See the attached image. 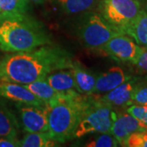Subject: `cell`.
Wrapping results in <instances>:
<instances>
[{
    "label": "cell",
    "mask_w": 147,
    "mask_h": 147,
    "mask_svg": "<svg viewBox=\"0 0 147 147\" xmlns=\"http://www.w3.org/2000/svg\"><path fill=\"white\" fill-rule=\"evenodd\" d=\"M0 96L16 101V103L47 107L42 100L38 99L24 85L20 84L0 80Z\"/></svg>",
    "instance_id": "10"
},
{
    "label": "cell",
    "mask_w": 147,
    "mask_h": 147,
    "mask_svg": "<svg viewBox=\"0 0 147 147\" xmlns=\"http://www.w3.org/2000/svg\"><path fill=\"white\" fill-rule=\"evenodd\" d=\"M136 1H137L140 3L142 7H147V0H136Z\"/></svg>",
    "instance_id": "27"
},
{
    "label": "cell",
    "mask_w": 147,
    "mask_h": 147,
    "mask_svg": "<svg viewBox=\"0 0 147 147\" xmlns=\"http://www.w3.org/2000/svg\"><path fill=\"white\" fill-rule=\"evenodd\" d=\"M20 146V141L16 137H0V147H16Z\"/></svg>",
    "instance_id": "26"
},
{
    "label": "cell",
    "mask_w": 147,
    "mask_h": 147,
    "mask_svg": "<svg viewBox=\"0 0 147 147\" xmlns=\"http://www.w3.org/2000/svg\"><path fill=\"white\" fill-rule=\"evenodd\" d=\"M69 70L73 75L76 91L83 95L92 94L96 77L84 69L77 61H74Z\"/></svg>",
    "instance_id": "13"
},
{
    "label": "cell",
    "mask_w": 147,
    "mask_h": 147,
    "mask_svg": "<svg viewBox=\"0 0 147 147\" xmlns=\"http://www.w3.org/2000/svg\"><path fill=\"white\" fill-rule=\"evenodd\" d=\"M28 1L30 3H35V4H42L46 0H28Z\"/></svg>",
    "instance_id": "28"
},
{
    "label": "cell",
    "mask_w": 147,
    "mask_h": 147,
    "mask_svg": "<svg viewBox=\"0 0 147 147\" xmlns=\"http://www.w3.org/2000/svg\"><path fill=\"white\" fill-rule=\"evenodd\" d=\"M142 7L136 0H100L101 16L119 32L126 34Z\"/></svg>",
    "instance_id": "5"
},
{
    "label": "cell",
    "mask_w": 147,
    "mask_h": 147,
    "mask_svg": "<svg viewBox=\"0 0 147 147\" xmlns=\"http://www.w3.org/2000/svg\"><path fill=\"white\" fill-rule=\"evenodd\" d=\"M146 129V127L127 112L118 115L111 126L110 132L115 137L119 146H126L127 140L131 134L137 131H144Z\"/></svg>",
    "instance_id": "9"
},
{
    "label": "cell",
    "mask_w": 147,
    "mask_h": 147,
    "mask_svg": "<svg viewBox=\"0 0 147 147\" xmlns=\"http://www.w3.org/2000/svg\"><path fill=\"white\" fill-rule=\"evenodd\" d=\"M127 112L135 117L147 127V106L132 104L127 107Z\"/></svg>",
    "instance_id": "23"
},
{
    "label": "cell",
    "mask_w": 147,
    "mask_h": 147,
    "mask_svg": "<svg viewBox=\"0 0 147 147\" xmlns=\"http://www.w3.org/2000/svg\"><path fill=\"white\" fill-rule=\"evenodd\" d=\"M129 79H131V77L125 73L123 69L121 68L120 66H113L96 77L92 94L100 95L107 93Z\"/></svg>",
    "instance_id": "11"
},
{
    "label": "cell",
    "mask_w": 147,
    "mask_h": 147,
    "mask_svg": "<svg viewBox=\"0 0 147 147\" xmlns=\"http://www.w3.org/2000/svg\"><path fill=\"white\" fill-rule=\"evenodd\" d=\"M119 146V144L118 141L110 132L101 133L99 137L90 141L85 145L87 147H116Z\"/></svg>",
    "instance_id": "21"
},
{
    "label": "cell",
    "mask_w": 147,
    "mask_h": 147,
    "mask_svg": "<svg viewBox=\"0 0 147 147\" xmlns=\"http://www.w3.org/2000/svg\"><path fill=\"white\" fill-rule=\"evenodd\" d=\"M29 4L28 0H0V21L22 20L29 17Z\"/></svg>",
    "instance_id": "14"
},
{
    "label": "cell",
    "mask_w": 147,
    "mask_h": 147,
    "mask_svg": "<svg viewBox=\"0 0 147 147\" xmlns=\"http://www.w3.org/2000/svg\"><path fill=\"white\" fill-rule=\"evenodd\" d=\"M123 34L105 21L100 14L90 15L81 24L78 30L79 40L84 47L100 49L112 38Z\"/></svg>",
    "instance_id": "6"
},
{
    "label": "cell",
    "mask_w": 147,
    "mask_h": 147,
    "mask_svg": "<svg viewBox=\"0 0 147 147\" xmlns=\"http://www.w3.org/2000/svg\"><path fill=\"white\" fill-rule=\"evenodd\" d=\"M139 46L147 47V7H142L140 14L126 32Z\"/></svg>",
    "instance_id": "17"
},
{
    "label": "cell",
    "mask_w": 147,
    "mask_h": 147,
    "mask_svg": "<svg viewBox=\"0 0 147 147\" xmlns=\"http://www.w3.org/2000/svg\"><path fill=\"white\" fill-rule=\"evenodd\" d=\"M46 80L54 89L60 92H67L75 90V84L69 69H60L49 74Z\"/></svg>",
    "instance_id": "16"
},
{
    "label": "cell",
    "mask_w": 147,
    "mask_h": 147,
    "mask_svg": "<svg viewBox=\"0 0 147 147\" xmlns=\"http://www.w3.org/2000/svg\"><path fill=\"white\" fill-rule=\"evenodd\" d=\"M19 128L16 117L0 100V137H16Z\"/></svg>",
    "instance_id": "18"
},
{
    "label": "cell",
    "mask_w": 147,
    "mask_h": 147,
    "mask_svg": "<svg viewBox=\"0 0 147 147\" xmlns=\"http://www.w3.org/2000/svg\"><path fill=\"white\" fill-rule=\"evenodd\" d=\"M100 50L121 61L132 64L141 53L142 46H139L127 34H119L112 38Z\"/></svg>",
    "instance_id": "7"
},
{
    "label": "cell",
    "mask_w": 147,
    "mask_h": 147,
    "mask_svg": "<svg viewBox=\"0 0 147 147\" xmlns=\"http://www.w3.org/2000/svg\"><path fill=\"white\" fill-rule=\"evenodd\" d=\"M50 43L49 35L30 17L0 21V49L3 52H30Z\"/></svg>",
    "instance_id": "3"
},
{
    "label": "cell",
    "mask_w": 147,
    "mask_h": 147,
    "mask_svg": "<svg viewBox=\"0 0 147 147\" xmlns=\"http://www.w3.org/2000/svg\"><path fill=\"white\" fill-rule=\"evenodd\" d=\"M70 54L61 47L46 44L23 53H11L0 61V80L22 85L45 79L49 74L69 69Z\"/></svg>",
    "instance_id": "1"
},
{
    "label": "cell",
    "mask_w": 147,
    "mask_h": 147,
    "mask_svg": "<svg viewBox=\"0 0 147 147\" xmlns=\"http://www.w3.org/2000/svg\"><path fill=\"white\" fill-rule=\"evenodd\" d=\"M117 116L115 108L100 100L99 95L91 94L74 133V138L96 132H110Z\"/></svg>",
    "instance_id": "4"
},
{
    "label": "cell",
    "mask_w": 147,
    "mask_h": 147,
    "mask_svg": "<svg viewBox=\"0 0 147 147\" xmlns=\"http://www.w3.org/2000/svg\"><path fill=\"white\" fill-rule=\"evenodd\" d=\"M61 10L69 15H74L91 10L96 0H57Z\"/></svg>",
    "instance_id": "20"
},
{
    "label": "cell",
    "mask_w": 147,
    "mask_h": 147,
    "mask_svg": "<svg viewBox=\"0 0 147 147\" xmlns=\"http://www.w3.org/2000/svg\"><path fill=\"white\" fill-rule=\"evenodd\" d=\"M57 142L53 140L48 131L28 132L20 141L22 147H48L54 146Z\"/></svg>",
    "instance_id": "19"
},
{
    "label": "cell",
    "mask_w": 147,
    "mask_h": 147,
    "mask_svg": "<svg viewBox=\"0 0 147 147\" xmlns=\"http://www.w3.org/2000/svg\"><path fill=\"white\" fill-rule=\"evenodd\" d=\"M27 89H29L34 96L40 100H42L46 105H48L56 100L61 92H57L48 84L46 78L38 79L30 84L24 85Z\"/></svg>",
    "instance_id": "15"
},
{
    "label": "cell",
    "mask_w": 147,
    "mask_h": 147,
    "mask_svg": "<svg viewBox=\"0 0 147 147\" xmlns=\"http://www.w3.org/2000/svg\"><path fill=\"white\" fill-rule=\"evenodd\" d=\"M135 85V81L129 79L107 93H105L102 96H100V95L99 96L100 100L111 105L113 108H127L132 105L131 96Z\"/></svg>",
    "instance_id": "12"
},
{
    "label": "cell",
    "mask_w": 147,
    "mask_h": 147,
    "mask_svg": "<svg viewBox=\"0 0 147 147\" xmlns=\"http://www.w3.org/2000/svg\"><path fill=\"white\" fill-rule=\"evenodd\" d=\"M132 64L142 73H147V47H142L138 57Z\"/></svg>",
    "instance_id": "25"
},
{
    "label": "cell",
    "mask_w": 147,
    "mask_h": 147,
    "mask_svg": "<svg viewBox=\"0 0 147 147\" xmlns=\"http://www.w3.org/2000/svg\"><path fill=\"white\" fill-rule=\"evenodd\" d=\"M132 104L147 106V84H136L131 96Z\"/></svg>",
    "instance_id": "22"
},
{
    "label": "cell",
    "mask_w": 147,
    "mask_h": 147,
    "mask_svg": "<svg viewBox=\"0 0 147 147\" xmlns=\"http://www.w3.org/2000/svg\"><path fill=\"white\" fill-rule=\"evenodd\" d=\"M126 146L147 147V129L131 134L127 140Z\"/></svg>",
    "instance_id": "24"
},
{
    "label": "cell",
    "mask_w": 147,
    "mask_h": 147,
    "mask_svg": "<svg viewBox=\"0 0 147 147\" xmlns=\"http://www.w3.org/2000/svg\"><path fill=\"white\" fill-rule=\"evenodd\" d=\"M16 106L24 129L27 132L48 131L47 107H38L24 103H17Z\"/></svg>",
    "instance_id": "8"
},
{
    "label": "cell",
    "mask_w": 147,
    "mask_h": 147,
    "mask_svg": "<svg viewBox=\"0 0 147 147\" xmlns=\"http://www.w3.org/2000/svg\"><path fill=\"white\" fill-rule=\"evenodd\" d=\"M89 96L74 90L61 92L57 100L47 105L48 132L55 142L64 143L74 138Z\"/></svg>",
    "instance_id": "2"
}]
</instances>
